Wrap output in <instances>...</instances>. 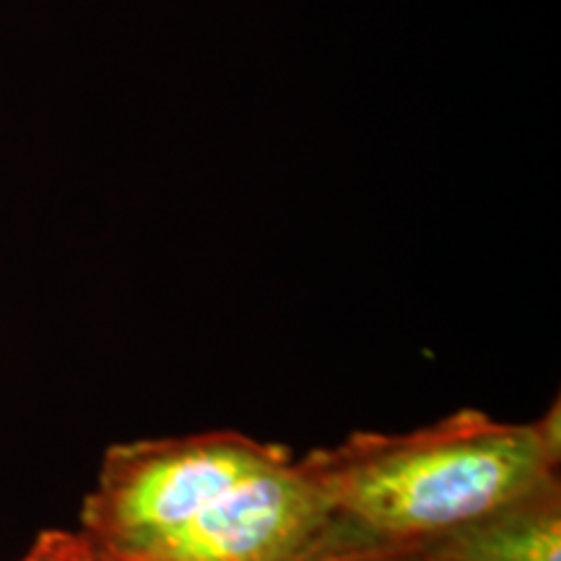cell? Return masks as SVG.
Listing matches in <instances>:
<instances>
[{"mask_svg": "<svg viewBox=\"0 0 561 561\" xmlns=\"http://www.w3.org/2000/svg\"><path fill=\"white\" fill-rule=\"evenodd\" d=\"M328 520L305 458L224 430L112 445L81 507L133 561H284Z\"/></svg>", "mask_w": 561, "mask_h": 561, "instance_id": "6da1fadb", "label": "cell"}, {"mask_svg": "<svg viewBox=\"0 0 561 561\" xmlns=\"http://www.w3.org/2000/svg\"><path fill=\"white\" fill-rule=\"evenodd\" d=\"M559 398L530 424L476 409L403 434L356 432L305 455L331 523L375 541L421 543L559 479Z\"/></svg>", "mask_w": 561, "mask_h": 561, "instance_id": "7a4b0ae2", "label": "cell"}, {"mask_svg": "<svg viewBox=\"0 0 561 561\" xmlns=\"http://www.w3.org/2000/svg\"><path fill=\"white\" fill-rule=\"evenodd\" d=\"M421 543L434 561H561V483L546 481L520 500Z\"/></svg>", "mask_w": 561, "mask_h": 561, "instance_id": "3957f363", "label": "cell"}, {"mask_svg": "<svg viewBox=\"0 0 561 561\" xmlns=\"http://www.w3.org/2000/svg\"><path fill=\"white\" fill-rule=\"evenodd\" d=\"M284 561H434L424 543L375 541L325 523L312 541L289 553Z\"/></svg>", "mask_w": 561, "mask_h": 561, "instance_id": "277c9868", "label": "cell"}, {"mask_svg": "<svg viewBox=\"0 0 561 561\" xmlns=\"http://www.w3.org/2000/svg\"><path fill=\"white\" fill-rule=\"evenodd\" d=\"M19 561H133L87 530H42Z\"/></svg>", "mask_w": 561, "mask_h": 561, "instance_id": "5b68a950", "label": "cell"}]
</instances>
